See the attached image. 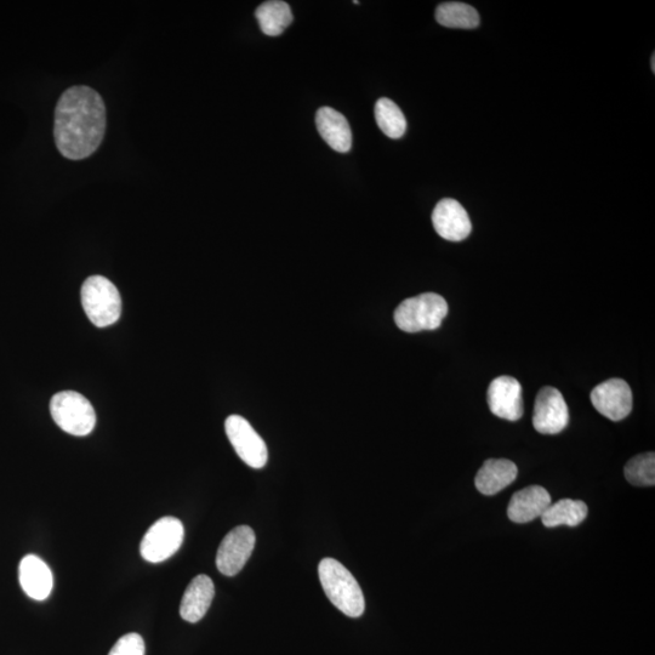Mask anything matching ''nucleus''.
Masks as SVG:
<instances>
[{
    "mask_svg": "<svg viewBox=\"0 0 655 655\" xmlns=\"http://www.w3.org/2000/svg\"><path fill=\"white\" fill-rule=\"evenodd\" d=\"M106 106L98 91L84 85L67 89L56 105L54 136L62 156L81 161L104 140Z\"/></svg>",
    "mask_w": 655,
    "mask_h": 655,
    "instance_id": "1",
    "label": "nucleus"
},
{
    "mask_svg": "<svg viewBox=\"0 0 655 655\" xmlns=\"http://www.w3.org/2000/svg\"><path fill=\"white\" fill-rule=\"evenodd\" d=\"M318 575L330 602L347 617L360 618L366 609L360 584L349 569L334 558H324L318 566Z\"/></svg>",
    "mask_w": 655,
    "mask_h": 655,
    "instance_id": "2",
    "label": "nucleus"
},
{
    "mask_svg": "<svg viewBox=\"0 0 655 655\" xmlns=\"http://www.w3.org/2000/svg\"><path fill=\"white\" fill-rule=\"evenodd\" d=\"M82 305L89 321L98 328L117 323L122 315V298L117 287L104 276H91L83 283Z\"/></svg>",
    "mask_w": 655,
    "mask_h": 655,
    "instance_id": "3",
    "label": "nucleus"
},
{
    "mask_svg": "<svg viewBox=\"0 0 655 655\" xmlns=\"http://www.w3.org/2000/svg\"><path fill=\"white\" fill-rule=\"evenodd\" d=\"M447 315V301L441 295L425 293L404 300L395 311V322L403 332L419 333L440 328Z\"/></svg>",
    "mask_w": 655,
    "mask_h": 655,
    "instance_id": "4",
    "label": "nucleus"
},
{
    "mask_svg": "<svg viewBox=\"0 0 655 655\" xmlns=\"http://www.w3.org/2000/svg\"><path fill=\"white\" fill-rule=\"evenodd\" d=\"M51 418L62 431L73 436H88L94 431L96 414L93 404L81 393L62 391L50 401Z\"/></svg>",
    "mask_w": 655,
    "mask_h": 655,
    "instance_id": "5",
    "label": "nucleus"
},
{
    "mask_svg": "<svg viewBox=\"0 0 655 655\" xmlns=\"http://www.w3.org/2000/svg\"><path fill=\"white\" fill-rule=\"evenodd\" d=\"M184 524L175 517H163L148 529L141 541L140 552L145 561L161 563L174 556L184 543Z\"/></svg>",
    "mask_w": 655,
    "mask_h": 655,
    "instance_id": "6",
    "label": "nucleus"
},
{
    "mask_svg": "<svg viewBox=\"0 0 655 655\" xmlns=\"http://www.w3.org/2000/svg\"><path fill=\"white\" fill-rule=\"evenodd\" d=\"M225 431L239 458L253 469H262L269 459L266 443L249 421L239 415L226 419Z\"/></svg>",
    "mask_w": 655,
    "mask_h": 655,
    "instance_id": "7",
    "label": "nucleus"
},
{
    "mask_svg": "<svg viewBox=\"0 0 655 655\" xmlns=\"http://www.w3.org/2000/svg\"><path fill=\"white\" fill-rule=\"evenodd\" d=\"M255 533L249 526H239L221 541L216 554V567L226 577H235L242 571L255 548Z\"/></svg>",
    "mask_w": 655,
    "mask_h": 655,
    "instance_id": "8",
    "label": "nucleus"
},
{
    "mask_svg": "<svg viewBox=\"0 0 655 655\" xmlns=\"http://www.w3.org/2000/svg\"><path fill=\"white\" fill-rule=\"evenodd\" d=\"M569 423V410L565 398L552 386H545L538 393L534 404L533 426L543 435H557Z\"/></svg>",
    "mask_w": 655,
    "mask_h": 655,
    "instance_id": "9",
    "label": "nucleus"
},
{
    "mask_svg": "<svg viewBox=\"0 0 655 655\" xmlns=\"http://www.w3.org/2000/svg\"><path fill=\"white\" fill-rule=\"evenodd\" d=\"M590 398L597 412L612 421L624 420L632 410V391L623 379H609L597 385Z\"/></svg>",
    "mask_w": 655,
    "mask_h": 655,
    "instance_id": "10",
    "label": "nucleus"
},
{
    "mask_svg": "<svg viewBox=\"0 0 655 655\" xmlns=\"http://www.w3.org/2000/svg\"><path fill=\"white\" fill-rule=\"evenodd\" d=\"M489 409L500 419L517 421L523 417V396L520 381L503 375L494 379L487 393Z\"/></svg>",
    "mask_w": 655,
    "mask_h": 655,
    "instance_id": "11",
    "label": "nucleus"
},
{
    "mask_svg": "<svg viewBox=\"0 0 655 655\" xmlns=\"http://www.w3.org/2000/svg\"><path fill=\"white\" fill-rule=\"evenodd\" d=\"M432 224L438 235L451 242L464 241L472 231L466 209L452 198H444L436 205L432 213Z\"/></svg>",
    "mask_w": 655,
    "mask_h": 655,
    "instance_id": "12",
    "label": "nucleus"
},
{
    "mask_svg": "<svg viewBox=\"0 0 655 655\" xmlns=\"http://www.w3.org/2000/svg\"><path fill=\"white\" fill-rule=\"evenodd\" d=\"M19 579L22 590L33 600L45 601L53 591V572L47 563L36 555H27L22 558Z\"/></svg>",
    "mask_w": 655,
    "mask_h": 655,
    "instance_id": "13",
    "label": "nucleus"
},
{
    "mask_svg": "<svg viewBox=\"0 0 655 655\" xmlns=\"http://www.w3.org/2000/svg\"><path fill=\"white\" fill-rule=\"evenodd\" d=\"M215 596L213 580L201 574L192 580L182 597L180 615L185 622L198 623L209 611Z\"/></svg>",
    "mask_w": 655,
    "mask_h": 655,
    "instance_id": "14",
    "label": "nucleus"
},
{
    "mask_svg": "<svg viewBox=\"0 0 655 655\" xmlns=\"http://www.w3.org/2000/svg\"><path fill=\"white\" fill-rule=\"evenodd\" d=\"M551 504L550 494L545 488L527 487L515 493L511 498L508 516L515 523L532 522L541 517Z\"/></svg>",
    "mask_w": 655,
    "mask_h": 655,
    "instance_id": "15",
    "label": "nucleus"
},
{
    "mask_svg": "<svg viewBox=\"0 0 655 655\" xmlns=\"http://www.w3.org/2000/svg\"><path fill=\"white\" fill-rule=\"evenodd\" d=\"M316 125L318 133L334 151L346 153L352 147V133L349 122L340 112L332 107H322L317 111Z\"/></svg>",
    "mask_w": 655,
    "mask_h": 655,
    "instance_id": "16",
    "label": "nucleus"
},
{
    "mask_svg": "<svg viewBox=\"0 0 655 655\" xmlns=\"http://www.w3.org/2000/svg\"><path fill=\"white\" fill-rule=\"evenodd\" d=\"M518 470L515 463L508 459H489L484 461L475 478L478 492L484 495H495L509 487L517 478Z\"/></svg>",
    "mask_w": 655,
    "mask_h": 655,
    "instance_id": "17",
    "label": "nucleus"
},
{
    "mask_svg": "<svg viewBox=\"0 0 655 655\" xmlns=\"http://www.w3.org/2000/svg\"><path fill=\"white\" fill-rule=\"evenodd\" d=\"M589 509L584 501L563 499L551 504L541 515V521L548 528L560 526L577 527L588 517Z\"/></svg>",
    "mask_w": 655,
    "mask_h": 655,
    "instance_id": "18",
    "label": "nucleus"
},
{
    "mask_svg": "<svg viewBox=\"0 0 655 655\" xmlns=\"http://www.w3.org/2000/svg\"><path fill=\"white\" fill-rule=\"evenodd\" d=\"M255 17L259 21L261 31L270 37L279 36L293 22L292 9L282 0H270V2L262 3L256 9Z\"/></svg>",
    "mask_w": 655,
    "mask_h": 655,
    "instance_id": "19",
    "label": "nucleus"
},
{
    "mask_svg": "<svg viewBox=\"0 0 655 655\" xmlns=\"http://www.w3.org/2000/svg\"><path fill=\"white\" fill-rule=\"evenodd\" d=\"M438 24L448 28L472 30L480 25V15L471 5L459 2L443 3L436 10Z\"/></svg>",
    "mask_w": 655,
    "mask_h": 655,
    "instance_id": "20",
    "label": "nucleus"
},
{
    "mask_svg": "<svg viewBox=\"0 0 655 655\" xmlns=\"http://www.w3.org/2000/svg\"><path fill=\"white\" fill-rule=\"evenodd\" d=\"M378 127L390 139H401L407 130V119L401 108L390 99H380L375 105Z\"/></svg>",
    "mask_w": 655,
    "mask_h": 655,
    "instance_id": "21",
    "label": "nucleus"
},
{
    "mask_svg": "<svg viewBox=\"0 0 655 655\" xmlns=\"http://www.w3.org/2000/svg\"><path fill=\"white\" fill-rule=\"evenodd\" d=\"M625 477L637 487H653L655 484V454L636 455L625 465Z\"/></svg>",
    "mask_w": 655,
    "mask_h": 655,
    "instance_id": "22",
    "label": "nucleus"
},
{
    "mask_svg": "<svg viewBox=\"0 0 655 655\" xmlns=\"http://www.w3.org/2000/svg\"><path fill=\"white\" fill-rule=\"evenodd\" d=\"M145 641L139 634H128L119 639L108 655H145Z\"/></svg>",
    "mask_w": 655,
    "mask_h": 655,
    "instance_id": "23",
    "label": "nucleus"
},
{
    "mask_svg": "<svg viewBox=\"0 0 655 655\" xmlns=\"http://www.w3.org/2000/svg\"><path fill=\"white\" fill-rule=\"evenodd\" d=\"M655 55L652 56V70L655 71Z\"/></svg>",
    "mask_w": 655,
    "mask_h": 655,
    "instance_id": "24",
    "label": "nucleus"
}]
</instances>
